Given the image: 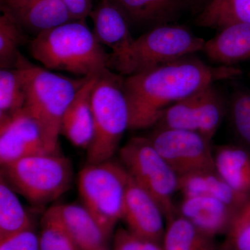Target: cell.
Here are the masks:
<instances>
[{
  "label": "cell",
  "instance_id": "obj_1",
  "mask_svg": "<svg viewBox=\"0 0 250 250\" xmlns=\"http://www.w3.org/2000/svg\"><path fill=\"white\" fill-rule=\"evenodd\" d=\"M193 55L124 77L123 90L129 109V129L155 126L170 105L216 81L241 74V70L234 67L210 66Z\"/></svg>",
  "mask_w": 250,
  "mask_h": 250
},
{
  "label": "cell",
  "instance_id": "obj_2",
  "mask_svg": "<svg viewBox=\"0 0 250 250\" xmlns=\"http://www.w3.org/2000/svg\"><path fill=\"white\" fill-rule=\"evenodd\" d=\"M30 52L47 70L83 77L100 73L111 65V54L85 21H70L41 33L31 41Z\"/></svg>",
  "mask_w": 250,
  "mask_h": 250
},
{
  "label": "cell",
  "instance_id": "obj_3",
  "mask_svg": "<svg viewBox=\"0 0 250 250\" xmlns=\"http://www.w3.org/2000/svg\"><path fill=\"white\" fill-rule=\"evenodd\" d=\"M16 67L25 84L24 109L39 125L49 147L61 153L59 137L62 116L87 77L72 79L58 75L34 65L22 54Z\"/></svg>",
  "mask_w": 250,
  "mask_h": 250
},
{
  "label": "cell",
  "instance_id": "obj_4",
  "mask_svg": "<svg viewBox=\"0 0 250 250\" xmlns=\"http://www.w3.org/2000/svg\"><path fill=\"white\" fill-rule=\"evenodd\" d=\"M123 79L110 69L104 70L99 77L92 98L93 136L86 149L85 164L111 160L121 149L122 139L129 129V109Z\"/></svg>",
  "mask_w": 250,
  "mask_h": 250
},
{
  "label": "cell",
  "instance_id": "obj_5",
  "mask_svg": "<svg viewBox=\"0 0 250 250\" xmlns=\"http://www.w3.org/2000/svg\"><path fill=\"white\" fill-rule=\"evenodd\" d=\"M1 178L30 203L43 206L70 189L73 168L62 153L33 156L1 166Z\"/></svg>",
  "mask_w": 250,
  "mask_h": 250
},
{
  "label": "cell",
  "instance_id": "obj_6",
  "mask_svg": "<svg viewBox=\"0 0 250 250\" xmlns=\"http://www.w3.org/2000/svg\"><path fill=\"white\" fill-rule=\"evenodd\" d=\"M205 42L187 28L164 24L135 39L111 68L125 76L148 71L203 51Z\"/></svg>",
  "mask_w": 250,
  "mask_h": 250
},
{
  "label": "cell",
  "instance_id": "obj_7",
  "mask_svg": "<svg viewBox=\"0 0 250 250\" xmlns=\"http://www.w3.org/2000/svg\"><path fill=\"white\" fill-rule=\"evenodd\" d=\"M118 156L133 180L155 199L166 220L177 215L174 195L179 191V176L147 136L131 138L119 149Z\"/></svg>",
  "mask_w": 250,
  "mask_h": 250
},
{
  "label": "cell",
  "instance_id": "obj_8",
  "mask_svg": "<svg viewBox=\"0 0 250 250\" xmlns=\"http://www.w3.org/2000/svg\"><path fill=\"white\" fill-rule=\"evenodd\" d=\"M129 175L113 160L85 164L79 173L78 188L83 206L109 236L122 220Z\"/></svg>",
  "mask_w": 250,
  "mask_h": 250
},
{
  "label": "cell",
  "instance_id": "obj_9",
  "mask_svg": "<svg viewBox=\"0 0 250 250\" xmlns=\"http://www.w3.org/2000/svg\"><path fill=\"white\" fill-rule=\"evenodd\" d=\"M147 137L179 177L215 169L211 141L197 131L156 128Z\"/></svg>",
  "mask_w": 250,
  "mask_h": 250
},
{
  "label": "cell",
  "instance_id": "obj_10",
  "mask_svg": "<svg viewBox=\"0 0 250 250\" xmlns=\"http://www.w3.org/2000/svg\"><path fill=\"white\" fill-rule=\"evenodd\" d=\"M47 142L36 121L23 109L0 122V164L7 165L37 155L57 154Z\"/></svg>",
  "mask_w": 250,
  "mask_h": 250
},
{
  "label": "cell",
  "instance_id": "obj_11",
  "mask_svg": "<svg viewBox=\"0 0 250 250\" xmlns=\"http://www.w3.org/2000/svg\"><path fill=\"white\" fill-rule=\"evenodd\" d=\"M122 220L131 232L162 243L166 228L165 215L155 199L130 176Z\"/></svg>",
  "mask_w": 250,
  "mask_h": 250
},
{
  "label": "cell",
  "instance_id": "obj_12",
  "mask_svg": "<svg viewBox=\"0 0 250 250\" xmlns=\"http://www.w3.org/2000/svg\"><path fill=\"white\" fill-rule=\"evenodd\" d=\"M1 9L35 37L74 21L62 0H1Z\"/></svg>",
  "mask_w": 250,
  "mask_h": 250
},
{
  "label": "cell",
  "instance_id": "obj_13",
  "mask_svg": "<svg viewBox=\"0 0 250 250\" xmlns=\"http://www.w3.org/2000/svg\"><path fill=\"white\" fill-rule=\"evenodd\" d=\"M240 211L225 202L205 196H183L177 214L210 236L228 234Z\"/></svg>",
  "mask_w": 250,
  "mask_h": 250
},
{
  "label": "cell",
  "instance_id": "obj_14",
  "mask_svg": "<svg viewBox=\"0 0 250 250\" xmlns=\"http://www.w3.org/2000/svg\"><path fill=\"white\" fill-rule=\"evenodd\" d=\"M102 72L87 77L62 116L61 134L63 135L75 147L87 149L93 139L92 98Z\"/></svg>",
  "mask_w": 250,
  "mask_h": 250
},
{
  "label": "cell",
  "instance_id": "obj_15",
  "mask_svg": "<svg viewBox=\"0 0 250 250\" xmlns=\"http://www.w3.org/2000/svg\"><path fill=\"white\" fill-rule=\"evenodd\" d=\"M90 17L94 24L93 33L99 42L111 50V65L129 50L133 37L127 19L121 10L109 0H101Z\"/></svg>",
  "mask_w": 250,
  "mask_h": 250
},
{
  "label": "cell",
  "instance_id": "obj_16",
  "mask_svg": "<svg viewBox=\"0 0 250 250\" xmlns=\"http://www.w3.org/2000/svg\"><path fill=\"white\" fill-rule=\"evenodd\" d=\"M109 1L123 13L130 26L150 27V29L170 24L182 14L184 9H191V0Z\"/></svg>",
  "mask_w": 250,
  "mask_h": 250
},
{
  "label": "cell",
  "instance_id": "obj_17",
  "mask_svg": "<svg viewBox=\"0 0 250 250\" xmlns=\"http://www.w3.org/2000/svg\"><path fill=\"white\" fill-rule=\"evenodd\" d=\"M52 208L80 250H98L107 246L111 236L84 206L67 204Z\"/></svg>",
  "mask_w": 250,
  "mask_h": 250
},
{
  "label": "cell",
  "instance_id": "obj_18",
  "mask_svg": "<svg viewBox=\"0 0 250 250\" xmlns=\"http://www.w3.org/2000/svg\"><path fill=\"white\" fill-rule=\"evenodd\" d=\"M179 191L183 196H205L217 199L240 212L250 195L236 191L213 170L197 171L179 177Z\"/></svg>",
  "mask_w": 250,
  "mask_h": 250
},
{
  "label": "cell",
  "instance_id": "obj_19",
  "mask_svg": "<svg viewBox=\"0 0 250 250\" xmlns=\"http://www.w3.org/2000/svg\"><path fill=\"white\" fill-rule=\"evenodd\" d=\"M202 52L226 66L250 61V24L238 23L220 29L216 36L206 41Z\"/></svg>",
  "mask_w": 250,
  "mask_h": 250
},
{
  "label": "cell",
  "instance_id": "obj_20",
  "mask_svg": "<svg viewBox=\"0 0 250 250\" xmlns=\"http://www.w3.org/2000/svg\"><path fill=\"white\" fill-rule=\"evenodd\" d=\"M215 170L236 191L250 195V152L238 144L213 150Z\"/></svg>",
  "mask_w": 250,
  "mask_h": 250
},
{
  "label": "cell",
  "instance_id": "obj_21",
  "mask_svg": "<svg viewBox=\"0 0 250 250\" xmlns=\"http://www.w3.org/2000/svg\"><path fill=\"white\" fill-rule=\"evenodd\" d=\"M164 250H219L215 237L194 226L178 214L166 220Z\"/></svg>",
  "mask_w": 250,
  "mask_h": 250
},
{
  "label": "cell",
  "instance_id": "obj_22",
  "mask_svg": "<svg viewBox=\"0 0 250 250\" xmlns=\"http://www.w3.org/2000/svg\"><path fill=\"white\" fill-rule=\"evenodd\" d=\"M195 23L219 31L238 23L250 24V0H210L197 14Z\"/></svg>",
  "mask_w": 250,
  "mask_h": 250
},
{
  "label": "cell",
  "instance_id": "obj_23",
  "mask_svg": "<svg viewBox=\"0 0 250 250\" xmlns=\"http://www.w3.org/2000/svg\"><path fill=\"white\" fill-rule=\"evenodd\" d=\"M227 113L228 102L214 85H208L197 93V132L212 141Z\"/></svg>",
  "mask_w": 250,
  "mask_h": 250
},
{
  "label": "cell",
  "instance_id": "obj_24",
  "mask_svg": "<svg viewBox=\"0 0 250 250\" xmlns=\"http://www.w3.org/2000/svg\"><path fill=\"white\" fill-rule=\"evenodd\" d=\"M33 228L29 215L16 192L1 178L0 181V240Z\"/></svg>",
  "mask_w": 250,
  "mask_h": 250
},
{
  "label": "cell",
  "instance_id": "obj_25",
  "mask_svg": "<svg viewBox=\"0 0 250 250\" xmlns=\"http://www.w3.org/2000/svg\"><path fill=\"white\" fill-rule=\"evenodd\" d=\"M26 88L18 68L0 70V122L9 119L24 109Z\"/></svg>",
  "mask_w": 250,
  "mask_h": 250
},
{
  "label": "cell",
  "instance_id": "obj_26",
  "mask_svg": "<svg viewBox=\"0 0 250 250\" xmlns=\"http://www.w3.org/2000/svg\"><path fill=\"white\" fill-rule=\"evenodd\" d=\"M228 116L236 144L250 152V90L233 92L228 101Z\"/></svg>",
  "mask_w": 250,
  "mask_h": 250
},
{
  "label": "cell",
  "instance_id": "obj_27",
  "mask_svg": "<svg viewBox=\"0 0 250 250\" xmlns=\"http://www.w3.org/2000/svg\"><path fill=\"white\" fill-rule=\"evenodd\" d=\"M0 16V67H16L21 55L20 47L25 41L24 31L8 11L1 9Z\"/></svg>",
  "mask_w": 250,
  "mask_h": 250
},
{
  "label": "cell",
  "instance_id": "obj_28",
  "mask_svg": "<svg viewBox=\"0 0 250 250\" xmlns=\"http://www.w3.org/2000/svg\"><path fill=\"white\" fill-rule=\"evenodd\" d=\"M197 93L182 99L166 108L155 127L197 131Z\"/></svg>",
  "mask_w": 250,
  "mask_h": 250
},
{
  "label": "cell",
  "instance_id": "obj_29",
  "mask_svg": "<svg viewBox=\"0 0 250 250\" xmlns=\"http://www.w3.org/2000/svg\"><path fill=\"white\" fill-rule=\"evenodd\" d=\"M39 237L41 250H80L62 225L52 207L42 215Z\"/></svg>",
  "mask_w": 250,
  "mask_h": 250
},
{
  "label": "cell",
  "instance_id": "obj_30",
  "mask_svg": "<svg viewBox=\"0 0 250 250\" xmlns=\"http://www.w3.org/2000/svg\"><path fill=\"white\" fill-rule=\"evenodd\" d=\"M113 250H164L162 243L134 234L127 229L120 228L115 233Z\"/></svg>",
  "mask_w": 250,
  "mask_h": 250
},
{
  "label": "cell",
  "instance_id": "obj_31",
  "mask_svg": "<svg viewBox=\"0 0 250 250\" xmlns=\"http://www.w3.org/2000/svg\"><path fill=\"white\" fill-rule=\"evenodd\" d=\"M219 250H250V218H237Z\"/></svg>",
  "mask_w": 250,
  "mask_h": 250
},
{
  "label": "cell",
  "instance_id": "obj_32",
  "mask_svg": "<svg viewBox=\"0 0 250 250\" xmlns=\"http://www.w3.org/2000/svg\"><path fill=\"white\" fill-rule=\"evenodd\" d=\"M10 237L12 238L14 250H41L40 237L34 228Z\"/></svg>",
  "mask_w": 250,
  "mask_h": 250
},
{
  "label": "cell",
  "instance_id": "obj_33",
  "mask_svg": "<svg viewBox=\"0 0 250 250\" xmlns=\"http://www.w3.org/2000/svg\"><path fill=\"white\" fill-rule=\"evenodd\" d=\"M74 21H85L93 11L92 0H62Z\"/></svg>",
  "mask_w": 250,
  "mask_h": 250
},
{
  "label": "cell",
  "instance_id": "obj_34",
  "mask_svg": "<svg viewBox=\"0 0 250 250\" xmlns=\"http://www.w3.org/2000/svg\"><path fill=\"white\" fill-rule=\"evenodd\" d=\"M210 0H191V9L195 12L199 13Z\"/></svg>",
  "mask_w": 250,
  "mask_h": 250
},
{
  "label": "cell",
  "instance_id": "obj_35",
  "mask_svg": "<svg viewBox=\"0 0 250 250\" xmlns=\"http://www.w3.org/2000/svg\"><path fill=\"white\" fill-rule=\"evenodd\" d=\"M0 250H14L11 237L0 240Z\"/></svg>",
  "mask_w": 250,
  "mask_h": 250
},
{
  "label": "cell",
  "instance_id": "obj_36",
  "mask_svg": "<svg viewBox=\"0 0 250 250\" xmlns=\"http://www.w3.org/2000/svg\"><path fill=\"white\" fill-rule=\"evenodd\" d=\"M237 218L248 219L250 218V197L248 200V203L245 206L244 208L241 210L238 214ZM236 218V219H237Z\"/></svg>",
  "mask_w": 250,
  "mask_h": 250
},
{
  "label": "cell",
  "instance_id": "obj_37",
  "mask_svg": "<svg viewBox=\"0 0 250 250\" xmlns=\"http://www.w3.org/2000/svg\"><path fill=\"white\" fill-rule=\"evenodd\" d=\"M98 250H109L108 249L107 246L104 247V248H101V249Z\"/></svg>",
  "mask_w": 250,
  "mask_h": 250
},
{
  "label": "cell",
  "instance_id": "obj_38",
  "mask_svg": "<svg viewBox=\"0 0 250 250\" xmlns=\"http://www.w3.org/2000/svg\"><path fill=\"white\" fill-rule=\"evenodd\" d=\"M249 75H250V72Z\"/></svg>",
  "mask_w": 250,
  "mask_h": 250
}]
</instances>
